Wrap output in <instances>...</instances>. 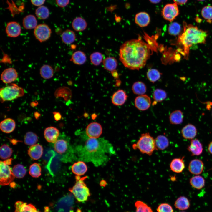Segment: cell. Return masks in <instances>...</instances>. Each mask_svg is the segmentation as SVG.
<instances>
[{"instance_id": "1", "label": "cell", "mask_w": 212, "mask_h": 212, "mask_svg": "<svg viewBox=\"0 0 212 212\" xmlns=\"http://www.w3.org/2000/svg\"><path fill=\"white\" fill-rule=\"evenodd\" d=\"M74 149L81 161L91 162L96 166L105 164L109 155L115 153L112 145L102 138H88L84 144L76 146Z\"/></svg>"}, {"instance_id": "2", "label": "cell", "mask_w": 212, "mask_h": 212, "mask_svg": "<svg viewBox=\"0 0 212 212\" xmlns=\"http://www.w3.org/2000/svg\"><path fill=\"white\" fill-rule=\"evenodd\" d=\"M150 55L148 45L139 38L126 41L119 49L120 60L125 67L132 70L143 67Z\"/></svg>"}, {"instance_id": "3", "label": "cell", "mask_w": 212, "mask_h": 212, "mask_svg": "<svg viewBox=\"0 0 212 212\" xmlns=\"http://www.w3.org/2000/svg\"><path fill=\"white\" fill-rule=\"evenodd\" d=\"M183 31L179 36L178 42L182 46L184 55L187 59L190 47L193 44L205 43L208 33L196 26L188 25L185 22H183Z\"/></svg>"}, {"instance_id": "4", "label": "cell", "mask_w": 212, "mask_h": 212, "mask_svg": "<svg viewBox=\"0 0 212 212\" xmlns=\"http://www.w3.org/2000/svg\"><path fill=\"white\" fill-rule=\"evenodd\" d=\"M54 148L57 153L64 155L66 161H74L77 158L74 148L71 146L69 139L64 134L59 135L54 143Z\"/></svg>"}, {"instance_id": "5", "label": "cell", "mask_w": 212, "mask_h": 212, "mask_svg": "<svg viewBox=\"0 0 212 212\" xmlns=\"http://www.w3.org/2000/svg\"><path fill=\"white\" fill-rule=\"evenodd\" d=\"M134 149H138L143 154L151 155L155 150H158L155 139L149 133L141 135L137 143L132 145Z\"/></svg>"}, {"instance_id": "6", "label": "cell", "mask_w": 212, "mask_h": 212, "mask_svg": "<svg viewBox=\"0 0 212 212\" xmlns=\"http://www.w3.org/2000/svg\"><path fill=\"white\" fill-rule=\"evenodd\" d=\"M86 177L80 178L76 176V182L74 185L69 189L76 200L79 202H83L86 201L90 196L88 188L84 181Z\"/></svg>"}, {"instance_id": "7", "label": "cell", "mask_w": 212, "mask_h": 212, "mask_svg": "<svg viewBox=\"0 0 212 212\" xmlns=\"http://www.w3.org/2000/svg\"><path fill=\"white\" fill-rule=\"evenodd\" d=\"M24 89L15 83H11L0 90L1 102L10 101L23 96Z\"/></svg>"}, {"instance_id": "8", "label": "cell", "mask_w": 212, "mask_h": 212, "mask_svg": "<svg viewBox=\"0 0 212 212\" xmlns=\"http://www.w3.org/2000/svg\"><path fill=\"white\" fill-rule=\"evenodd\" d=\"M0 183L1 186L9 185L14 180V176L10 167L4 161H0Z\"/></svg>"}, {"instance_id": "9", "label": "cell", "mask_w": 212, "mask_h": 212, "mask_svg": "<svg viewBox=\"0 0 212 212\" xmlns=\"http://www.w3.org/2000/svg\"><path fill=\"white\" fill-rule=\"evenodd\" d=\"M52 32L50 28L44 24L37 26L34 30V34L36 39L41 42L48 40L50 37Z\"/></svg>"}, {"instance_id": "10", "label": "cell", "mask_w": 212, "mask_h": 212, "mask_svg": "<svg viewBox=\"0 0 212 212\" xmlns=\"http://www.w3.org/2000/svg\"><path fill=\"white\" fill-rule=\"evenodd\" d=\"M161 12L162 15L165 19L171 22L179 14V10L178 5L174 3L168 4L163 7Z\"/></svg>"}, {"instance_id": "11", "label": "cell", "mask_w": 212, "mask_h": 212, "mask_svg": "<svg viewBox=\"0 0 212 212\" xmlns=\"http://www.w3.org/2000/svg\"><path fill=\"white\" fill-rule=\"evenodd\" d=\"M134 103L135 107L138 110L144 111L150 107L151 100L148 96L143 94L136 97Z\"/></svg>"}, {"instance_id": "12", "label": "cell", "mask_w": 212, "mask_h": 212, "mask_svg": "<svg viewBox=\"0 0 212 212\" xmlns=\"http://www.w3.org/2000/svg\"><path fill=\"white\" fill-rule=\"evenodd\" d=\"M102 130L100 124L97 122H93L87 125L86 129V133L89 138H97L102 134Z\"/></svg>"}, {"instance_id": "13", "label": "cell", "mask_w": 212, "mask_h": 212, "mask_svg": "<svg viewBox=\"0 0 212 212\" xmlns=\"http://www.w3.org/2000/svg\"><path fill=\"white\" fill-rule=\"evenodd\" d=\"M18 77L16 70L13 68H9L4 70L1 76V79L3 82L10 84L15 81Z\"/></svg>"}, {"instance_id": "14", "label": "cell", "mask_w": 212, "mask_h": 212, "mask_svg": "<svg viewBox=\"0 0 212 212\" xmlns=\"http://www.w3.org/2000/svg\"><path fill=\"white\" fill-rule=\"evenodd\" d=\"M21 31L20 25L17 22L11 21L7 23L6 28V32L9 37H17L20 35Z\"/></svg>"}, {"instance_id": "15", "label": "cell", "mask_w": 212, "mask_h": 212, "mask_svg": "<svg viewBox=\"0 0 212 212\" xmlns=\"http://www.w3.org/2000/svg\"><path fill=\"white\" fill-rule=\"evenodd\" d=\"M44 135L47 142L54 143L59 135V131L58 129L54 127H49L45 129Z\"/></svg>"}, {"instance_id": "16", "label": "cell", "mask_w": 212, "mask_h": 212, "mask_svg": "<svg viewBox=\"0 0 212 212\" xmlns=\"http://www.w3.org/2000/svg\"><path fill=\"white\" fill-rule=\"evenodd\" d=\"M127 97L126 92L124 90L119 89L113 94L112 97V102L116 106L122 105L125 102Z\"/></svg>"}, {"instance_id": "17", "label": "cell", "mask_w": 212, "mask_h": 212, "mask_svg": "<svg viewBox=\"0 0 212 212\" xmlns=\"http://www.w3.org/2000/svg\"><path fill=\"white\" fill-rule=\"evenodd\" d=\"M188 168L189 172L191 173L198 175L203 172L204 168V164L201 160L194 159L190 161Z\"/></svg>"}, {"instance_id": "18", "label": "cell", "mask_w": 212, "mask_h": 212, "mask_svg": "<svg viewBox=\"0 0 212 212\" xmlns=\"http://www.w3.org/2000/svg\"><path fill=\"white\" fill-rule=\"evenodd\" d=\"M14 206V212H41L38 211L33 205L21 201H17Z\"/></svg>"}, {"instance_id": "19", "label": "cell", "mask_w": 212, "mask_h": 212, "mask_svg": "<svg viewBox=\"0 0 212 212\" xmlns=\"http://www.w3.org/2000/svg\"><path fill=\"white\" fill-rule=\"evenodd\" d=\"M187 149L191 153L192 155L198 156L200 155L203 152V145L198 139H193L191 140Z\"/></svg>"}, {"instance_id": "20", "label": "cell", "mask_w": 212, "mask_h": 212, "mask_svg": "<svg viewBox=\"0 0 212 212\" xmlns=\"http://www.w3.org/2000/svg\"><path fill=\"white\" fill-rule=\"evenodd\" d=\"M184 157L182 158H175L173 159L170 165V170L173 172L180 173L182 172L185 168V164L183 159Z\"/></svg>"}, {"instance_id": "21", "label": "cell", "mask_w": 212, "mask_h": 212, "mask_svg": "<svg viewBox=\"0 0 212 212\" xmlns=\"http://www.w3.org/2000/svg\"><path fill=\"white\" fill-rule=\"evenodd\" d=\"M43 153L42 146L35 144L31 146L28 150V154L30 157L34 160H38L42 157Z\"/></svg>"}, {"instance_id": "22", "label": "cell", "mask_w": 212, "mask_h": 212, "mask_svg": "<svg viewBox=\"0 0 212 212\" xmlns=\"http://www.w3.org/2000/svg\"><path fill=\"white\" fill-rule=\"evenodd\" d=\"M16 123L12 119L8 118L5 119L0 123V128L1 131L4 133H9L15 129Z\"/></svg>"}, {"instance_id": "23", "label": "cell", "mask_w": 212, "mask_h": 212, "mask_svg": "<svg viewBox=\"0 0 212 212\" xmlns=\"http://www.w3.org/2000/svg\"><path fill=\"white\" fill-rule=\"evenodd\" d=\"M183 137L186 139H192L196 136L197 130L196 127L191 124H188L184 127L181 130Z\"/></svg>"}, {"instance_id": "24", "label": "cell", "mask_w": 212, "mask_h": 212, "mask_svg": "<svg viewBox=\"0 0 212 212\" xmlns=\"http://www.w3.org/2000/svg\"><path fill=\"white\" fill-rule=\"evenodd\" d=\"M135 23L139 26L143 27L147 26L150 22V18L148 14L145 12L137 13L135 17Z\"/></svg>"}, {"instance_id": "25", "label": "cell", "mask_w": 212, "mask_h": 212, "mask_svg": "<svg viewBox=\"0 0 212 212\" xmlns=\"http://www.w3.org/2000/svg\"><path fill=\"white\" fill-rule=\"evenodd\" d=\"M72 172L77 176L84 175L87 170V167L82 161H79L73 164L71 167Z\"/></svg>"}, {"instance_id": "26", "label": "cell", "mask_w": 212, "mask_h": 212, "mask_svg": "<svg viewBox=\"0 0 212 212\" xmlns=\"http://www.w3.org/2000/svg\"><path fill=\"white\" fill-rule=\"evenodd\" d=\"M86 59V56L85 53L79 50L73 53L70 61L75 64L81 65L85 62Z\"/></svg>"}, {"instance_id": "27", "label": "cell", "mask_w": 212, "mask_h": 212, "mask_svg": "<svg viewBox=\"0 0 212 212\" xmlns=\"http://www.w3.org/2000/svg\"><path fill=\"white\" fill-rule=\"evenodd\" d=\"M87 26L85 20L81 17L75 18L72 23V26L73 29L77 32H80L85 30Z\"/></svg>"}, {"instance_id": "28", "label": "cell", "mask_w": 212, "mask_h": 212, "mask_svg": "<svg viewBox=\"0 0 212 212\" xmlns=\"http://www.w3.org/2000/svg\"><path fill=\"white\" fill-rule=\"evenodd\" d=\"M104 68L110 72L115 70L117 66L116 59L113 57H108L104 59L102 62Z\"/></svg>"}, {"instance_id": "29", "label": "cell", "mask_w": 212, "mask_h": 212, "mask_svg": "<svg viewBox=\"0 0 212 212\" xmlns=\"http://www.w3.org/2000/svg\"><path fill=\"white\" fill-rule=\"evenodd\" d=\"M37 21L35 16L32 15H29L24 18L23 20L24 27L27 29H31L37 26Z\"/></svg>"}, {"instance_id": "30", "label": "cell", "mask_w": 212, "mask_h": 212, "mask_svg": "<svg viewBox=\"0 0 212 212\" xmlns=\"http://www.w3.org/2000/svg\"><path fill=\"white\" fill-rule=\"evenodd\" d=\"M190 205V202L188 199L184 196H181L178 198L174 203L175 208L180 210H185L188 209Z\"/></svg>"}, {"instance_id": "31", "label": "cell", "mask_w": 212, "mask_h": 212, "mask_svg": "<svg viewBox=\"0 0 212 212\" xmlns=\"http://www.w3.org/2000/svg\"><path fill=\"white\" fill-rule=\"evenodd\" d=\"M155 141L158 150H164L169 145L168 139L164 135H160L157 136L155 139Z\"/></svg>"}, {"instance_id": "32", "label": "cell", "mask_w": 212, "mask_h": 212, "mask_svg": "<svg viewBox=\"0 0 212 212\" xmlns=\"http://www.w3.org/2000/svg\"><path fill=\"white\" fill-rule=\"evenodd\" d=\"M62 41L66 44H69L73 43L76 39V35L74 32L70 29H67L62 34Z\"/></svg>"}, {"instance_id": "33", "label": "cell", "mask_w": 212, "mask_h": 212, "mask_svg": "<svg viewBox=\"0 0 212 212\" xmlns=\"http://www.w3.org/2000/svg\"><path fill=\"white\" fill-rule=\"evenodd\" d=\"M183 116L182 111L177 110L173 112L169 116L170 122L172 124L178 125L183 121Z\"/></svg>"}, {"instance_id": "34", "label": "cell", "mask_w": 212, "mask_h": 212, "mask_svg": "<svg viewBox=\"0 0 212 212\" xmlns=\"http://www.w3.org/2000/svg\"><path fill=\"white\" fill-rule=\"evenodd\" d=\"M190 183L193 188L197 189H200L204 186L205 180L202 176L196 175L190 179Z\"/></svg>"}, {"instance_id": "35", "label": "cell", "mask_w": 212, "mask_h": 212, "mask_svg": "<svg viewBox=\"0 0 212 212\" xmlns=\"http://www.w3.org/2000/svg\"><path fill=\"white\" fill-rule=\"evenodd\" d=\"M132 90L134 94L140 95L144 94L146 92L147 87L144 83L138 81L133 83Z\"/></svg>"}, {"instance_id": "36", "label": "cell", "mask_w": 212, "mask_h": 212, "mask_svg": "<svg viewBox=\"0 0 212 212\" xmlns=\"http://www.w3.org/2000/svg\"><path fill=\"white\" fill-rule=\"evenodd\" d=\"M40 73L41 76L45 79L51 78L54 75V70L50 65H44L40 68Z\"/></svg>"}, {"instance_id": "37", "label": "cell", "mask_w": 212, "mask_h": 212, "mask_svg": "<svg viewBox=\"0 0 212 212\" xmlns=\"http://www.w3.org/2000/svg\"><path fill=\"white\" fill-rule=\"evenodd\" d=\"M12 172L14 177L18 178H22L26 173V170L24 166L20 164L14 165L12 168Z\"/></svg>"}, {"instance_id": "38", "label": "cell", "mask_w": 212, "mask_h": 212, "mask_svg": "<svg viewBox=\"0 0 212 212\" xmlns=\"http://www.w3.org/2000/svg\"><path fill=\"white\" fill-rule=\"evenodd\" d=\"M38 140L37 136L32 132H27L24 136V143L27 145L32 146L35 145Z\"/></svg>"}, {"instance_id": "39", "label": "cell", "mask_w": 212, "mask_h": 212, "mask_svg": "<svg viewBox=\"0 0 212 212\" xmlns=\"http://www.w3.org/2000/svg\"><path fill=\"white\" fill-rule=\"evenodd\" d=\"M167 96V93L164 90L157 89L153 92V97L155 102H160L164 100Z\"/></svg>"}, {"instance_id": "40", "label": "cell", "mask_w": 212, "mask_h": 212, "mask_svg": "<svg viewBox=\"0 0 212 212\" xmlns=\"http://www.w3.org/2000/svg\"><path fill=\"white\" fill-rule=\"evenodd\" d=\"M161 75V74L158 70L155 69H149L147 73V77L148 79L153 83L159 80Z\"/></svg>"}, {"instance_id": "41", "label": "cell", "mask_w": 212, "mask_h": 212, "mask_svg": "<svg viewBox=\"0 0 212 212\" xmlns=\"http://www.w3.org/2000/svg\"><path fill=\"white\" fill-rule=\"evenodd\" d=\"M41 168L40 165L37 163L31 165L29 168V173L33 178H38L41 175Z\"/></svg>"}, {"instance_id": "42", "label": "cell", "mask_w": 212, "mask_h": 212, "mask_svg": "<svg viewBox=\"0 0 212 212\" xmlns=\"http://www.w3.org/2000/svg\"><path fill=\"white\" fill-rule=\"evenodd\" d=\"M103 56L102 54L98 52L92 53L90 56V59L91 63L95 66H97L103 62Z\"/></svg>"}, {"instance_id": "43", "label": "cell", "mask_w": 212, "mask_h": 212, "mask_svg": "<svg viewBox=\"0 0 212 212\" xmlns=\"http://www.w3.org/2000/svg\"><path fill=\"white\" fill-rule=\"evenodd\" d=\"M35 14L39 19H45L48 17L49 15V11L46 7L41 6L39 7L36 9Z\"/></svg>"}, {"instance_id": "44", "label": "cell", "mask_w": 212, "mask_h": 212, "mask_svg": "<svg viewBox=\"0 0 212 212\" xmlns=\"http://www.w3.org/2000/svg\"><path fill=\"white\" fill-rule=\"evenodd\" d=\"M13 150L11 148L5 144L2 145L0 149V156L2 159H5L11 157Z\"/></svg>"}, {"instance_id": "45", "label": "cell", "mask_w": 212, "mask_h": 212, "mask_svg": "<svg viewBox=\"0 0 212 212\" xmlns=\"http://www.w3.org/2000/svg\"><path fill=\"white\" fill-rule=\"evenodd\" d=\"M135 206L136 208L135 212H153L150 207L140 201H136Z\"/></svg>"}, {"instance_id": "46", "label": "cell", "mask_w": 212, "mask_h": 212, "mask_svg": "<svg viewBox=\"0 0 212 212\" xmlns=\"http://www.w3.org/2000/svg\"><path fill=\"white\" fill-rule=\"evenodd\" d=\"M203 17L207 21L211 23L212 21V6H207L204 7L201 12Z\"/></svg>"}, {"instance_id": "47", "label": "cell", "mask_w": 212, "mask_h": 212, "mask_svg": "<svg viewBox=\"0 0 212 212\" xmlns=\"http://www.w3.org/2000/svg\"><path fill=\"white\" fill-rule=\"evenodd\" d=\"M180 25L178 23L174 22L169 25L168 31L170 34L172 35H176L179 34L181 31Z\"/></svg>"}, {"instance_id": "48", "label": "cell", "mask_w": 212, "mask_h": 212, "mask_svg": "<svg viewBox=\"0 0 212 212\" xmlns=\"http://www.w3.org/2000/svg\"><path fill=\"white\" fill-rule=\"evenodd\" d=\"M157 212H173V209L171 205L167 203H162L158 207Z\"/></svg>"}, {"instance_id": "49", "label": "cell", "mask_w": 212, "mask_h": 212, "mask_svg": "<svg viewBox=\"0 0 212 212\" xmlns=\"http://www.w3.org/2000/svg\"><path fill=\"white\" fill-rule=\"evenodd\" d=\"M70 0H56L57 5L60 7H64L67 5Z\"/></svg>"}, {"instance_id": "50", "label": "cell", "mask_w": 212, "mask_h": 212, "mask_svg": "<svg viewBox=\"0 0 212 212\" xmlns=\"http://www.w3.org/2000/svg\"><path fill=\"white\" fill-rule=\"evenodd\" d=\"M31 3L34 5L38 6H41L44 3L45 0H31Z\"/></svg>"}, {"instance_id": "51", "label": "cell", "mask_w": 212, "mask_h": 212, "mask_svg": "<svg viewBox=\"0 0 212 212\" xmlns=\"http://www.w3.org/2000/svg\"><path fill=\"white\" fill-rule=\"evenodd\" d=\"M174 3L177 5H182L185 4L188 0H173Z\"/></svg>"}, {"instance_id": "52", "label": "cell", "mask_w": 212, "mask_h": 212, "mask_svg": "<svg viewBox=\"0 0 212 212\" xmlns=\"http://www.w3.org/2000/svg\"><path fill=\"white\" fill-rule=\"evenodd\" d=\"M53 114L54 119L58 121L60 120L61 118V115L59 112H54Z\"/></svg>"}, {"instance_id": "53", "label": "cell", "mask_w": 212, "mask_h": 212, "mask_svg": "<svg viewBox=\"0 0 212 212\" xmlns=\"http://www.w3.org/2000/svg\"><path fill=\"white\" fill-rule=\"evenodd\" d=\"M208 150L209 152L212 154V141L208 145Z\"/></svg>"}, {"instance_id": "54", "label": "cell", "mask_w": 212, "mask_h": 212, "mask_svg": "<svg viewBox=\"0 0 212 212\" xmlns=\"http://www.w3.org/2000/svg\"><path fill=\"white\" fill-rule=\"evenodd\" d=\"M12 159L11 158L10 159H8L7 160H5L4 162L7 165H9L11 164Z\"/></svg>"}, {"instance_id": "55", "label": "cell", "mask_w": 212, "mask_h": 212, "mask_svg": "<svg viewBox=\"0 0 212 212\" xmlns=\"http://www.w3.org/2000/svg\"><path fill=\"white\" fill-rule=\"evenodd\" d=\"M153 4H157L159 3L161 0H149Z\"/></svg>"}, {"instance_id": "56", "label": "cell", "mask_w": 212, "mask_h": 212, "mask_svg": "<svg viewBox=\"0 0 212 212\" xmlns=\"http://www.w3.org/2000/svg\"><path fill=\"white\" fill-rule=\"evenodd\" d=\"M197 0L200 1H204V0Z\"/></svg>"}, {"instance_id": "57", "label": "cell", "mask_w": 212, "mask_h": 212, "mask_svg": "<svg viewBox=\"0 0 212 212\" xmlns=\"http://www.w3.org/2000/svg\"><path fill=\"white\" fill-rule=\"evenodd\" d=\"M185 212V211H181V212Z\"/></svg>"}]
</instances>
